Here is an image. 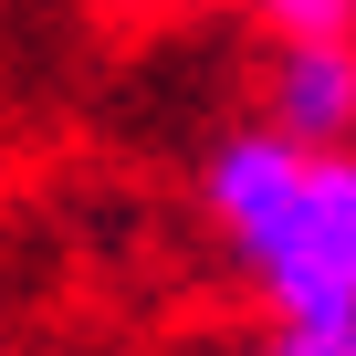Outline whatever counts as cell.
I'll use <instances>...</instances> for the list:
<instances>
[{
  "label": "cell",
  "mask_w": 356,
  "mask_h": 356,
  "mask_svg": "<svg viewBox=\"0 0 356 356\" xmlns=\"http://www.w3.org/2000/svg\"><path fill=\"white\" fill-rule=\"evenodd\" d=\"M273 42H356V0H241Z\"/></svg>",
  "instance_id": "3"
},
{
  "label": "cell",
  "mask_w": 356,
  "mask_h": 356,
  "mask_svg": "<svg viewBox=\"0 0 356 356\" xmlns=\"http://www.w3.org/2000/svg\"><path fill=\"white\" fill-rule=\"evenodd\" d=\"M200 189L283 325L304 335L356 325V147H293L283 126H241L220 136Z\"/></svg>",
  "instance_id": "1"
},
{
  "label": "cell",
  "mask_w": 356,
  "mask_h": 356,
  "mask_svg": "<svg viewBox=\"0 0 356 356\" xmlns=\"http://www.w3.org/2000/svg\"><path fill=\"white\" fill-rule=\"evenodd\" d=\"M346 356H356V325H346Z\"/></svg>",
  "instance_id": "5"
},
{
  "label": "cell",
  "mask_w": 356,
  "mask_h": 356,
  "mask_svg": "<svg viewBox=\"0 0 356 356\" xmlns=\"http://www.w3.org/2000/svg\"><path fill=\"white\" fill-rule=\"evenodd\" d=\"M262 356H346V335H304V325H283Z\"/></svg>",
  "instance_id": "4"
},
{
  "label": "cell",
  "mask_w": 356,
  "mask_h": 356,
  "mask_svg": "<svg viewBox=\"0 0 356 356\" xmlns=\"http://www.w3.org/2000/svg\"><path fill=\"white\" fill-rule=\"evenodd\" d=\"M262 126H283L293 147H356V42H283Z\"/></svg>",
  "instance_id": "2"
}]
</instances>
